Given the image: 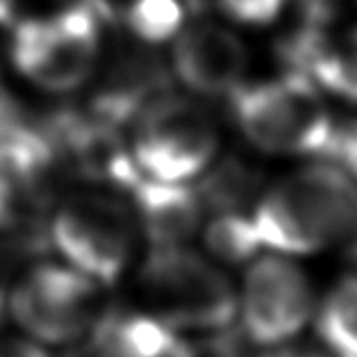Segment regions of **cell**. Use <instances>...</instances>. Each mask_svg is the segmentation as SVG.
<instances>
[{"label": "cell", "mask_w": 357, "mask_h": 357, "mask_svg": "<svg viewBox=\"0 0 357 357\" xmlns=\"http://www.w3.org/2000/svg\"><path fill=\"white\" fill-rule=\"evenodd\" d=\"M321 91L357 102V30L344 41L326 37L301 68Z\"/></svg>", "instance_id": "14"}, {"label": "cell", "mask_w": 357, "mask_h": 357, "mask_svg": "<svg viewBox=\"0 0 357 357\" xmlns=\"http://www.w3.org/2000/svg\"><path fill=\"white\" fill-rule=\"evenodd\" d=\"M173 357H243V353L237 339L219 330V333H207L194 342H180Z\"/></svg>", "instance_id": "19"}, {"label": "cell", "mask_w": 357, "mask_h": 357, "mask_svg": "<svg viewBox=\"0 0 357 357\" xmlns=\"http://www.w3.org/2000/svg\"><path fill=\"white\" fill-rule=\"evenodd\" d=\"M0 357H50L43 344L28 335H0Z\"/></svg>", "instance_id": "21"}, {"label": "cell", "mask_w": 357, "mask_h": 357, "mask_svg": "<svg viewBox=\"0 0 357 357\" xmlns=\"http://www.w3.org/2000/svg\"><path fill=\"white\" fill-rule=\"evenodd\" d=\"M312 319L330 357H357V275L339 280L317 303Z\"/></svg>", "instance_id": "13"}, {"label": "cell", "mask_w": 357, "mask_h": 357, "mask_svg": "<svg viewBox=\"0 0 357 357\" xmlns=\"http://www.w3.org/2000/svg\"><path fill=\"white\" fill-rule=\"evenodd\" d=\"M151 314L176 333H219L237 317V291L219 266L187 246L153 248L139 268Z\"/></svg>", "instance_id": "4"}, {"label": "cell", "mask_w": 357, "mask_h": 357, "mask_svg": "<svg viewBox=\"0 0 357 357\" xmlns=\"http://www.w3.org/2000/svg\"><path fill=\"white\" fill-rule=\"evenodd\" d=\"M89 330L96 357H173L182 342L164 321L137 310L96 317Z\"/></svg>", "instance_id": "12"}, {"label": "cell", "mask_w": 357, "mask_h": 357, "mask_svg": "<svg viewBox=\"0 0 357 357\" xmlns=\"http://www.w3.org/2000/svg\"><path fill=\"white\" fill-rule=\"evenodd\" d=\"M250 216L262 248L314 255L357 232V182L344 167L307 164L262 191Z\"/></svg>", "instance_id": "1"}, {"label": "cell", "mask_w": 357, "mask_h": 357, "mask_svg": "<svg viewBox=\"0 0 357 357\" xmlns=\"http://www.w3.org/2000/svg\"><path fill=\"white\" fill-rule=\"evenodd\" d=\"M198 187V198L203 207L216 212H241L248 200L259 194L262 176L250 162L241 158H225L212 162L203 173Z\"/></svg>", "instance_id": "15"}, {"label": "cell", "mask_w": 357, "mask_h": 357, "mask_svg": "<svg viewBox=\"0 0 357 357\" xmlns=\"http://www.w3.org/2000/svg\"><path fill=\"white\" fill-rule=\"evenodd\" d=\"M137 232L130 205L107 194L68 198L50 223V237L64 262L98 284H112L126 273Z\"/></svg>", "instance_id": "6"}, {"label": "cell", "mask_w": 357, "mask_h": 357, "mask_svg": "<svg viewBox=\"0 0 357 357\" xmlns=\"http://www.w3.org/2000/svg\"><path fill=\"white\" fill-rule=\"evenodd\" d=\"M266 357H330V355L312 351V348H280V351H275Z\"/></svg>", "instance_id": "24"}, {"label": "cell", "mask_w": 357, "mask_h": 357, "mask_svg": "<svg viewBox=\"0 0 357 357\" xmlns=\"http://www.w3.org/2000/svg\"><path fill=\"white\" fill-rule=\"evenodd\" d=\"M128 196L137 230L153 248L187 246L203 225L205 207L187 182H164L142 173Z\"/></svg>", "instance_id": "10"}, {"label": "cell", "mask_w": 357, "mask_h": 357, "mask_svg": "<svg viewBox=\"0 0 357 357\" xmlns=\"http://www.w3.org/2000/svg\"><path fill=\"white\" fill-rule=\"evenodd\" d=\"M169 73L158 59L146 53L123 55L107 71L105 80L93 93L91 116L109 126H123L135 121L146 105L162 96Z\"/></svg>", "instance_id": "11"}, {"label": "cell", "mask_w": 357, "mask_h": 357, "mask_svg": "<svg viewBox=\"0 0 357 357\" xmlns=\"http://www.w3.org/2000/svg\"><path fill=\"white\" fill-rule=\"evenodd\" d=\"M330 155H335V158L342 162V167L351 173V178L357 182V121L348 123L342 130L337 128L335 146Z\"/></svg>", "instance_id": "20"}, {"label": "cell", "mask_w": 357, "mask_h": 357, "mask_svg": "<svg viewBox=\"0 0 357 357\" xmlns=\"http://www.w3.org/2000/svg\"><path fill=\"white\" fill-rule=\"evenodd\" d=\"M98 282L71 264H39L7 296V310L25 335L39 344H68L93 326Z\"/></svg>", "instance_id": "7"}, {"label": "cell", "mask_w": 357, "mask_h": 357, "mask_svg": "<svg viewBox=\"0 0 357 357\" xmlns=\"http://www.w3.org/2000/svg\"><path fill=\"white\" fill-rule=\"evenodd\" d=\"M230 112L243 139L266 155H330L337 126L324 91L307 75L284 71L271 80L243 82L230 96Z\"/></svg>", "instance_id": "2"}, {"label": "cell", "mask_w": 357, "mask_h": 357, "mask_svg": "<svg viewBox=\"0 0 357 357\" xmlns=\"http://www.w3.org/2000/svg\"><path fill=\"white\" fill-rule=\"evenodd\" d=\"M126 28L144 46H160L176 39L185 23L180 0H132L123 14Z\"/></svg>", "instance_id": "17"}, {"label": "cell", "mask_w": 357, "mask_h": 357, "mask_svg": "<svg viewBox=\"0 0 357 357\" xmlns=\"http://www.w3.org/2000/svg\"><path fill=\"white\" fill-rule=\"evenodd\" d=\"M301 7H303V19L330 25L337 12V0H301Z\"/></svg>", "instance_id": "22"}, {"label": "cell", "mask_w": 357, "mask_h": 357, "mask_svg": "<svg viewBox=\"0 0 357 357\" xmlns=\"http://www.w3.org/2000/svg\"><path fill=\"white\" fill-rule=\"evenodd\" d=\"M203 239L207 252L221 264H248L262 250L252 216L241 212H216L205 225Z\"/></svg>", "instance_id": "16"}, {"label": "cell", "mask_w": 357, "mask_h": 357, "mask_svg": "<svg viewBox=\"0 0 357 357\" xmlns=\"http://www.w3.org/2000/svg\"><path fill=\"white\" fill-rule=\"evenodd\" d=\"M109 21L107 0H75L50 14L25 16L12 25L10 59L30 84L71 93L93 77Z\"/></svg>", "instance_id": "3"}, {"label": "cell", "mask_w": 357, "mask_h": 357, "mask_svg": "<svg viewBox=\"0 0 357 357\" xmlns=\"http://www.w3.org/2000/svg\"><path fill=\"white\" fill-rule=\"evenodd\" d=\"M130 153L137 169L164 182L198 178L219 153V130L210 114L189 98L162 93L132 121Z\"/></svg>", "instance_id": "5"}, {"label": "cell", "mask_w": 357, "mask_h": 357, "mask_svg": "<svg viewBox=\"0 0 357 357\" xmlns=\"http://www.w3.org/2000/svg\"><path fill=\"white\" fill-rule=\"evenodd\" d=\"M23 0H0V28H12L21 21Z\"/></svg>", "instance_id": "23"}, {"label": "cell", "mask_w": 357, "mask_h": 357, "mask_svg": "<svg viewBox=\"0 0 357 357\" xmlns=\"http://www.w3.org/2000/svg\"><path fill=\"white\" fill-rule=\"evenodd\" d=\"M317 296L310 275L289 255L268 252L248 262L237 312L243 333L257 346H280L312 321Z\"/></svg>", "instance_id": "8"}, {"label": "cell", "mask_w": 357, "mask_h": 357, "mask_svg": "<svg viewBox=\"0 0 357 357\" xmlns=\"http://www.w3.org/2000/svg\"><path fill=\"white\" fill-rule=\"evenodd\" d=\"M171 68L191 93L203 98H228L243 84L248 50L232 30L200 21L176 34Z\"/></svg>", "instance_id": "9"}, {"label": "cell", "mask_w": 357, "mask_h": 357, "mask_svg": "<svg viewBox=\"0 0 357 357\" xmlns=\"http://www.w3.org/2000/svg\"><path fill=\"white\" fill-rule=\"evenodd\" d=\"M287 0H216L219 10L230 21L250 28H262L278 19Z\"/></svg>", "instance_id": "18"}]
</instances>
